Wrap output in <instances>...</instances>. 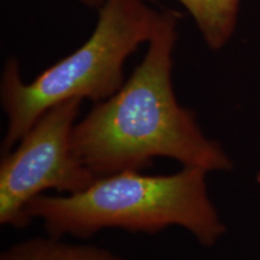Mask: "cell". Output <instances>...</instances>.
<instances>
[{"instance_id": "cell-1", "label": "cell", "mask_w": 260, "mask_h": 260, "mask_svg": "<svg viewBox=\"0 0 260 260\" xmlns=\"http://www.w3.org/2000/svg\"><path fill=\"white\" fill-rule=\"evenodd\" d=\"M178 18L174 10L159 14L147 52L132 76L75 124L71 147L96 177L141 171L158 157L207 172L233 169L222 146L204 134L195 113L175 95Z\"/></svg>"}, {"instance_id": "cell-2", "label": "cell", "mask_w": 260, "mask_h": 260, "mask_svg": "<svg viewBox=\"0 0 260 260\" xmlns=\"http://www.w3.org/2000/svg\"><path fill=\"white\" fill-rule=\"evenodd\" d=\"M206 174L189 167L157 176L122 171L98 177L79 193L38 195L24 214L29 222L40 219L54 239H87L107 228L153 235L176 225L201 246L212 247L226 228L207 191Z\"/></svg>"}, {"instance_id": "cell-3", "label": "cell", "mask_w": 260, "mask_h": 260, "mask_svg": "<svg viewBox=\"0 0 260 260\" xmlns=\"http://www.w3.org/2000/svg\"><path fill=\"white\" fill-rule=\"evenodd\" d=\"M147 0H106L98 10L92 35L69 56L24 83L16 58H9L0 81V100L8 116L2 155L52 106L69 99L100 103L124 84V64L140 45L151 40L159 14Z\"/></svg>"}, {"instance_id": "cell-4", "label": "cell", "mask_w": 260, "mask_h": 260, "mask_svg": "<svg viewBox=\"0 0 260 260\" xmlns=\"http://www.w3.org/2000/svg\"><path fill=\"white\" fill-rule=\"evenodd\" d=\"M82 99H69L42 113L0 162V224L25 228L27 205L47 189L75 194L96 176L71 147Z\"/></svg>"}, {"instance_id": "cell-5", "label": "cell", "mask_w": 260, "mask_h": 260, "mask_svg": "<svg viewBox=\"0 0 260 260\" xmlns=\"http://www.w3.org/2000/svg\"><path fill=\"white\" fill-rule=\"evenodd\" d=\"M0 260H128L109 249L93 245H75L54 237H35L15 243Z\"/></svg>"}, {"instance_id": "cell-6", "label": "cell", "mask_w": 260, "mask_h": 260, "mask_svg": "<svg viewBox=\"0 0 260 260\" xmlns=\"http://www.w3.org/2000/svg\"><path fill=\"white\" fill-rule=\"evenodd\" d=\"M193 17L211 50H219L236 27L240 0H177Z\"/></svg>"}, {"instance_id": "cell-7", "label": "cell", "mask_w": 260, "mask_h": 260, "mask_svg": "<svg viewBox=\"0 0 260 260\" xmlns=\"http://www.w3.org/2000/svg\"><path fill=\"white\" fill-rule=\"evenodd\" d=\"M77 2H80L81 4L88 6V8L99 10L103 6L104 3L106 2V0H77Z\"/></svg>"}]
</instances>
